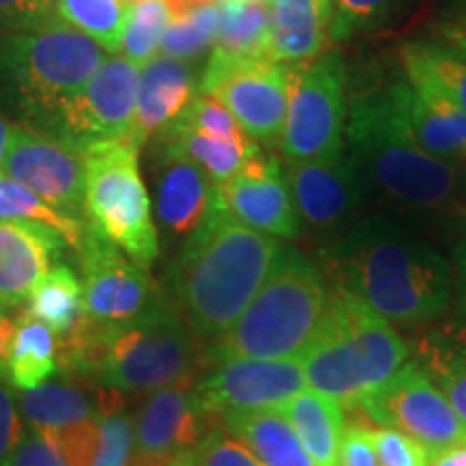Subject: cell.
<instances>
[{"label":"cell","mask_w":466,"mask_h":466,"mask_svg":"<svg viewBox=\"0 0 466 466\" xmlns=\"http://www.w3.org/2000/svg\"><path fill=\"white\" fill-rule=\"evenodd\" d=\"M337 289L363 300L398 326H423L445 316L453 300V264L387 214L359 218L324 248Z\"/></svg>","instance_id":"cell-1"},{"label":"cell","mask_w":466,"mask_h":466,"mask_svg":"<svg viewBox=\"0 0 466 466\" xmlns=\"http://www.w3.org/2000/svg\"><path fill=\"white\" fill-rule=\"evenodd\" d=\"M212 363L206 341L192 333L173 299L134 322L96 326L86 319L56 339V365L121 393H151L195 384Z\"/></svg>","instance_id":"cell-2"},{"label":"cell","mask_w":466,"mask_h":466,"mask_svg":"<svg viewBox=\"0 0 466 466\" xmlns=\"http://www.w3.org/2000/svg\"><path fill=\"white\" fill-rule=\"evenodd\" d=\"M281 247L277 238L238 223L218 199L171 268V299L192 333L206 343L223 337L258 294Z\"/></svg>","instance_id":"cell-3"},{"label":"cell","mask_w":466,"mask_h":466,"mask_svg":"<svg viewBox=\"0 0 466 466\" xmlns=\"http://www.w3.org/2000/svg\"><path fill=\"white\" fill-rule=\"evenodd\" d=\"M395 78L350 97L346 151L367 197L401 214L460 209L458 167L419 147L401 113Z\"/></svg>","instance_id":"cell-4"},{"label":"cell","mask_w":466,"mask_h":466,"mask_svg":"<svg viewBox=\"0 0 466 466\" xmlns=\"http://www.w3.org/2000/svg\"><path fill=\"white\" fill-rule=\"evenodd\" d=\"M106 58L96 39L55 20L0 35V104L22 126L48 134L58 110L85 89Z\"/></svg>","instance_id":"cell-5"},{"label":"cell","mask_w":466,"mask_h":466,"mask_svg":"<svg viewBox=\"0 0 466 466\" xmlns=\"http://www.w3.org/2000/svg\"><path fill=\"white\" fill-rule=\"evenodd\" d=\"M408 343L393 324L348 291H330L316 335L300 354L307 384L343 408L360 404L408 363Z\"/></svg>","instance_id":"cell-6"},{"label":"cell","mask_w":466,"mask_h":466,"mask_svg":"<svg viewBox=\"0 0 466 466\" xmlns=\"http://www.w3.org/2000/svg\"><path fill=\"white\" fill-rule=\"evenodd\" d=\"M330 302L324 270L283 242L258 294L223 337L208 346L209 360L300 359Z\"/></svg>","instance_id":"cell-7"},{"label":"cell","mask_w":466,"mask_h":466,"mask_svg":"<svg viewBox=\"0 0 466 466\" xmlns=\"http://www.w3.org/2000/svg\"><path fill=\"white\" fill-rule=\"evenodd\" d=\"M86 223L134 264L149 270L160 255L151 201L138 171V147L130 141L93 145L85 151Z\"/></svg>","instance_id":"cell-8"},{"label":"cell","mask_w":466,"mask_h":466,"mask_svg":"<svg viewBox=\"0 0 466 466\" xmlns=\"http://www.w3.org/2000/svg\"><path fill=\"white\" fill-rule=\"evenodd\" d=\"M348 66L339 50L289 66L288 113L279 151L283 162L330 160L346 154Z\"/></svg>","instance_id":"cell-9"},{"label":"cell","mask_w":466,"mask_h":466,"mask_svg":"<svg viewBox=\"0 0 466 466\" xmlns=\"http://www.w3.org/2000/svg\"><path fill=\"white\" fill-rule=\"evenodd\" d=\"M289 66L270 58L233 56L212 50L199 78V93L217 97L244 132L264 149L281 141L288 113Z\"/></svg>","instance_id":"cell-10"},{"label":"cell","mask_w":466,"mask_h":466,"mask_svg":"<svg viewBox=\"0 0 466 466\" xmlns=\"http://www.w3.org/2000/svg\"><path fill=\"white\" fill-rule=\"evenodd\" d=\"M85 285V319L96 326H119L165 307L171 296L147 270L121 253L115 244L86 229L74 248Z\"/></svg>","instance_id":"cell-11"},{"label":"cell","mask_w":466,"mask_h":466,"mask_svg":"<svg viewBox=\"0 0 466 466\" xmlns=\"http://www.w3.org/2000/svg\"><path fill=\"white\" fill-rule=\"evenodd\" d=\"M141 67L126 56H106L85 89L63 104L50 137L85 151L93 145L130 141Z\"/></svg>","instance_id":"cell-12"},{"label":"cell","mask_w":466,"mask_h":466,"mask_svg":"<svg viewBox=\"0 0 466 466\" xmlns=\"http://www.w3.org/2000/svg\"><path fill=\"white\" fill-rule=\"evenodd\" d=\"M360 410L376 425L398 430L417 441L430 458L466 445V423L439 387L419 367L406 363L384 387L371 393Z\"/></svg>","instance_id":"cell-13"},{"label":"cell","mask_w":466,"mask_h":466,"mask_svg":"<svg viewBox=\"0 0 466 466\" xmlns=\"http://www.w3.org/2000/svg\"><path fill=\"white\" fill-rule=\"evenodd\" d=\"M212 365L192 393L201 410L218 423L231 412L279 408L307 389L299 359H225Z\"/></svg>","instance_id":"cell-14"},{"label":"cell","mask_w":466,"mask_h":466,"mask_svg":"<svg viewBox=\"0 0 466 466\" xmlns=\"http://www.w3.org/2000/svg\"><path fill=\"white\" fill-rule=\"evenodd\" d=\"M52 208L86 220V162L83 151L28 126L11 127L3 171Z\"/></svg>","instance_id":"cell-15"},{"label":"cell","mask_w":466,"mask_h":466,"mask_svg":"<svg viewBox=\"0 0 466 466\" xmlns=\"http://www.w3.org/2000/svg\"><path fill=\"white\" fill-rule=\"evenodd\" d=\"M283 168L302 229L329 238V244L363 218L370 197L348 151L330 160L285 162Z\"/></svg>","instance_id":"cell-16"},{"label":"cell","mask_w":466,"mask_h":466,"mask_svg":"<svg viewBox=\"0 0 466 466\" xmlns=\"http://www.w3.org/2000/svg\"><path fill=\"white\" fill-rule=\"evenodd\" d=\"M217 190L220 206L238 223L277 240H296L302 236L285 168L268 149L250 158L236 177L217 186Z\"/></svg>","instance_id":"cell-17"},{"label":"cell","mask_w":466,"mask_h":466,"mask_svg":"<svg viewBox=\"0 0 466 466\" xmlns=\"http://www.w3.org/2000/svg\"><path fill=\"white\" fill-rule=\"evenodd\" d=\"M151 182L156 218L167 240L184 244L218 203L217 184L167 143H156Z\"/></svg>","instance_id":"cell-18"},{"label":"cell","mask_w":466,"mask_h":466,"mask_svg":"<svg viewBox=\"0 0 466 466\" xmlns=\"http://www.w3.org/2000/svg\"><path fill=\"white\" fill-rule=\"evenodd\" d=\"M195 384H171L156 389L138 406L134 417L137 451L147 458L171 460L190 451L209 430L220 425L197 404Z\"/></svg>","instance_id":"cell-19"},{"label":"cell","mask_w":466,"mask_h":466,"mask_svg":"<svg viewBox=\"0 0 466 466\" xmlns=\"http://www.w3.org/2000/svg\"><path fill=\"white\" fill-rule=\"evenodd\" d=\"M398 97L412 137L425 154L450 165L466 160V113L432 80L400 67Z\"/></svg>","instance_id":"cell-20"},{"label":"cell","mask_w":466,"mask_h":466,"mask_svg":"<svg viewBox=\"0 0 466 466\" xmlns=\"http://www.w3.org/2000/svg\"><path fill=\"white\" fill-rule=\"evenodd\" d=\"M61 233L37 223L0 220V313L28 300L37 283L61 258Z\"/></svg>","instance_id":"cell-21"},{"label":"cell","mask_w":466,"mask_h":466,"mask_svg":"<svg viewBox=\"0 0 466 466\" xmlns=\"http://www.w3.org/2000/svg\"><path fill=\"white\" fill-rule=\"evenodd\" d=\"M197 93L199 80L188 61L165 55L151 58L147 66L141 67V86L130 143L141 149V145L151 137H158L184 113Z\"/></svg>","instance_id":"cell-22"},{"label":"cell","mask_w":466,"mask_h":466,"mask_svg":"<svg viewBox=\"0 0 466 466\" xmlns=\"http://www.w3.org/2000/svg\"><path fill=\"white\" fill-rule=\"evenodd\" d=\"M268 14L270 61L299 66L329 50L333 0H272Z\"/></svg>","instance_id":"cell-23"},{"label":"cell","mask_w":466,"mask_h":466,"mask_svg":"<svg viewBox=\"0 0 466 466\" xmlns=\"http://www.w3.org/2000/svg\"><path fill=\"white\" fill-rule=\"evenodd\" d=\"M466 423V322L430 326L415 341V360Z\"/></svg>","instance_id":"cell-24"},{"label":"cell","mask_w":466,"mask_h":466,"mask_svg":"<svg viewBox=\"0 0 466 466\" xmlns=\"http://www.w3.org/2000/svg\"><path fill=\"white\" fill-rule=\"evenodd\" d=\"M86 382V380H85ZM80 380H46L20 393V408L28 425L44 434L63 432L100 415V384L86 389Z\"/></svg>","instance_id":"cell-25"},{"label":"cell","mask_w":466,"mask_h":466,"mask_svg":"<svg viewBox=\"0 0 466 466\" xmlns=\"http://www.w3.org/2000/svg\"><path fill=\"white\" fill-rule=\"evenodd\" d=\"M223 425L238 436L264 466H316L296 430L277 408L231 412Z\"/></svg>","instance_id":"cell-26"},{"label":"cell","mask_w":466,"mask_h":466,"mask_svg":"<svg viewBox=\"0 0 466 466\" xmlns=\"http://www.w3.org/2000/svg\"><path fill=\"white\" fill-rule=\"evenodd\" d=\"M277 410L296 430L299 439L316 466H337L343 436V406L318 391H302Z\"/></svg>","instance_id":"cell-27"},{"label":"cell","mask_w":466,"mask_h":466,"mask_svg":"<svg viewBox=\"0 0 466 466\" xmlns=\"http://www.w3.org/2000/svg\"><path fill=\"white\" fill-rule=\"evenodd\" d=\"M7 374L14 387H39L56 374V337L44 322L25 311L11 330L7 348Z\"/></svg>","instance_id":"cell-28"},{"label":"cell","mask_w":466,"mask_h":466,"mask_svg":"<svg viewBox=\"0 0 466 466\" xmlns=\"http://www.w3.org/2000/svg\"><path fill=\"white\" fill-rule=\"evenodd\" d=\"M154 141L171 145L173 149L195 162L217 186L236 177L250 158L264 151L253 138L231 141V138H214L190 130H165L154 137Z\"/></svg>","instance_id":"cell-29"},{"label":"cell","mask_w":466,"mask_h":466,"mask_svg":"<svg viewBox=\"0 0 466 466\" xmlns=\"http://www.w3.org/2000/svg\"><path fill=\"white\" fill-rule=\"evenodd\" d=\"M28 313L55 337H66L85 319V285L69 266L56 264L28 296Z\"/></svg>","instance_id":"cell-30"},{"label":"cell","mask_w":466,"mask_h":466,"mask_svg":"<svg viewBox=\"0 0 466 466\" xmlns=\"http://www.w3.org/2000/svg\"><path fill=\"white\" fill-rule=\"evenodd\" d=\"M218 31L214 50L233 56L268 58L270 48V14L268 5L255 0H220Z\"/></svg>","instance_id":"cell-31"},{"label":"cell","mask_w":466,"mask_h":466,"mask_svg":"<svg viewBox=\"0 0 466 466\" xmlns=\"http://www.w3.org/2000/svg\"><path fill=\"white\" fill-rule=\"evenodd\" d=\"M400 67L430 78L466 113V55L439 39H415L400 48Z\"/></svg>","instance_id":"cell-32"},{"label":"cell","mask_w":466,"mask_h":466,"mask_svg":"<svg viewBox=\"0 0 466 466\" xmlns=\"http://www.w3.org/2000/svg\"><path fill=\"white\" fill-rule=\"evenodd\" d=\"M0 220H22V223H37L50 227L61 233L67 247L76 248L85 238L89 223L83 218L69 217L61 209L52 208L42 197L35 195L26 186L0 173Z\"/></svg>","instance_id":"cell-33"},{"label":"cell","mask_w":466,"mask_h":466,"mask_svg":"<svg viewBox=\"0 0 466 466\" xmlns=\"http://www.w3.org/2000/svg\"><path fill=\"white\" fill-rule=\"evenodd\" d=\"M124 393L102 387L97 415V453L93 466H132L137 460L134 417L124 408Z\"/></svg>","instance_id":"cell-34"},{"label":"cell","mask_w":466,"mask_h":466,"mask_svg":"<svg viewBox=\"0 0 466 466\" xmlns=\"http://www.w3.org/2000/svg\"><path fill=\"white\" fill-rule=\"evenodd\" d=\"M127 0H56V17L96 39L106 52L121 48Z\"/></svg>","instance_id":"cell-35"},{"label":"cell","mask_w":466,"mask_h":466,"mask_svg":"<svg viewBox=\"0 0 466 466\" xmlns=\"http://www.w3.org/2000/svg\"><path fill=\"white\" fill-rule=\"evenodd\" d=\"M171 22L167 0H138L127 5V25L121 39V52L137 67H145L158 56L162 37Z\"/></svg>","instance_id":"cell-36"},{"label":"cell","mask_w":466,"mask_h":466,"mask_svg":"<svg viewBox=\"0 0 466 466\" xmlns=\"http://www.w3.org/2000/svg\"><path fill=\"white\" fill-rule=\"evenodd\" d=\"M218 31V7L203 5L192 7L182 15H175L168 22L165 37H162L160 52L165 56L179 58V61H195L217 42Z\"/></svg>","instance_id":"cell-37"},{"label":"cell","mask_w":466,"mask_h":466,"mask_svg":"<svg viewBox=\"0 0 466 466\" xmlns=\"http://www.w3.org/2000/svg\"><path fill=\"white\" fill-rule=\"evenodd\" d=\"M408 0H333L330 44H346L387 25Z\"/></svg>","instance_id":"cell-38"},{"label":"cell","mask_w":466,"mask_h":466,"mask_svg":"<svg viewBox=\"0 0 466 466\" xmlns=\"http://www.w3.org/2000/svg\"><path fill=\"white\" fill-rule=\"evenodd\" d=\"M165 130H190L206 134L214 138H231V141H244L250 138L238 119L220 104L217 97L208 93H197L182 115ZM162 130V132H165Z\"/></svg>","instance_id":"cell-39"},{"label":"cell","mask_w":466,"mask_h":466,"mask_svg":"<svg viewBox=\"0 0 466 466\" xmlns=\"http://www.w3.org/2000/svg\"><path fill=\"white\" fill-rule=\"evenodd\" d=\"M192 453L199 466H264L223 423L209 430Z\"/></svg>","instance_id":"cell-40"},{"label":"cell","mask_w":466,"mask_h":466,"mask_svg":"<svg viewBox=\"0 0 466 466\" xmlns=\"http://www.w3.org/2000/svg\"><path fill=\"white\" fill-rule=\"evenodd\" d=\"M371 439H374L378 464L380 466L430 464V453L425 451L417 441L398 432V430L387 428V425H376V428H371Z\"/></svg>","instance_id":"cell-41"},{"label":"cell","mask_w":466,"mask_h":466,"mask_svg":"<svg viewBox=\"0 0 466 466\" xmlns=\"http://www.w3.org/2000/svg\"><path fill=\"white\" fill-rule=\"evenodd\" d=\"M44 436L56 447L58 453L66 458L69 466H93V462H96L97 439H100L97 417L91 419V421L63 430V432H52Z\"/></svg>","instance_id":"cell-42"},{"label":"cell","mask_w":466,"mask_h":466,"mask_svg":"<svg viewBox=\"0 0 466 466\" xmlns=\"http://www.w3.org/2000/svg\"><path fill=\"white\" fill-rule=\"evenodd\" d=\"M56 17V0H0V35L31 31Z\"/></svg>","instance_id":"cell-43"},{"label":"cell","mask_w":466,"mask_h":466,"mask_svg":"<svg viewBox=\"0 0 466 466\" xmlns=\"http://www.w3.org/2000/svg\"><path fill=\"white\" fill-rule=\"evenodd\" d=\"M9 462L11 466H69L56 447L33 425L22 432Z\"/></svg>","instance_id":"cell-44"},{"label":"cell","mask_w":466,"mask_h":466,"mask_svg":"<svg viewBox=\"0 0 466 466\" xmlns=\"http://www.w3.org/2000/svg\"><path fill=\"white\" fill-rule=\"evenodd\" d=\"M22 430L20 412H17L14 382L9 380L7 370L0 371V466H3L14 453Z\"/></svg>","instance_id":"cell-45"},{"label":"cell","mask_w":466,"mask_h":466,"mask_svg":"<svg viewBox=\"0 0 466 466\" xmlns=\"http://www.w3.org/2000/svg\"><path fill=\"white\" fill-rule=\"evenodd\" d=\"M337 466H380L378 464L371 428L363 423H352L343 428Z\"/></svg>","instance_id":"cell-46"},{"label":"cell","mask_w":466,"mask_h":466,"mask_svg":"<svg viewBox=\"0 0 466 466\" xmlns=\"http://www.w3.org/2000/svg\"><path fill=\"white\" fill-rule=\"evenodd\" d=\"M453 299H456V319L466 322V223L453 244Z\"/></svg>","instance_id":"cell-47"},{"label":"cell","mask_w":466,"mask_h":466,"mask_svg":"<svg viewBox=\"0 0 466 466\" xmlns=\"http://www.w3.org/2000/svg\"><path fill=\"white\" fill-rule=\"evenodd\" d=\"M434 39H439V42L451 46L453 50L466 55V14L441 22V25L436 26Z\"/></svg>","instance_id":"cell-48"},{"label":"cell","mask_w":466,"mask_h":466,"mask_svg":"<svg viewBox=\"0 0 466 466\" xmlns=\"http://www.w3.org/2000/svg\"><path fill=\"white\" fill-rule=\"evenodd\" d=\"M428 466H466V445L451 447V450L430 458Z\"/></svg>","instance_id":"cell-49"},{"label":"cell","mask_w":466,"mask_h":466,"mask_svg":"<svg viewBox=\"0 0 466 466\" xmlns=\"http://www.w3.org/2000/svg\"><path fill=\"white\" fill-rule=\"evenodd\" d=\"M11 330H14V324L9 322L5 313H0V371L7 370L5 363H7V348L11 339Z\"/></svg>","instance_id":"cell-50"},{"label":"cell","mask_w":466,"mask_h":466,"mask_svg":"<svg viewBox=\"0 0 466 466\" xmlns=\"http://www.w3.org/2000/svg\"><path fill=\"white\" fill-rule=\"evenodd\" d=\"M9 134H11V127H9V124H7V119H5V116L0 115V171H3L5 154H7Z\"/></svg>","instance_id":"cell-51"},{"label":"cell","mask_w":466,"mask_h":466,"mask_svg":"<svg viewBox=\"0 0 466 466\" xmlns=\"http://www.w3.org/2000/svg\"><path fill=\"white\" fill-rule=\"evenodd\" d=\"M458 201L460 209L466 212V160L462 165H458Z\"/></svg>","instance_id":"cell-52"},{"label":"cell","mask_w":466,"mask_h":466,"mask_svg":"<svg viewBox=\"0 0 466 466\" xmlns=\"http://www.w3.org/2000/svg\"><path fill=\"white\" fill-rule=\"evenodd\" d=\"M168 466H199V462H197L195 453L190 451H184V453H177V456H173L171 460H168Z\"/></svg>","instance_id":"cell-53"},{"label":"cell","mask_w":466,"mask_h":466,"mask_svg":"<svg viewBox=\"0 0 466 466\" xmlns=\"http://www.w3.org/2000/svg\"><path fill=\"white\" fill-rule=\"evenodd\" d=\"M255 3H261V5H270L272 0H255Z\"/></svg>","instance_id":"cell-54"},{"label":"cell","mask_w":466,"mask_h":466,"mask_svg":"<svg viewBox=\"0 0 466 466\" xmlns=\"http://www.w3.org/2000/svg\"><path fill=\"white\" fill-rule=\"evenodd\" d=\"M3 466H11V462H9V460H7V462H5V464H3Z\"/></svg>","instance_id":"cell-55"},{"label":"cell","mask_w":466,"mask_h":466,"mask_svg":"<svg viewBox=\"0 0 466 466\" xmlns=\"http://www.w3.org/2000/svg\"><path fill=\"white\" fill-rule=\"evenodd\" d=\"M127 3H130V0H127ZM132 3H138V0H132Z\"/></svg>","instance_id":"cell-56"}]
</instances>
